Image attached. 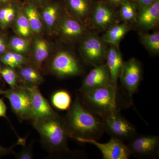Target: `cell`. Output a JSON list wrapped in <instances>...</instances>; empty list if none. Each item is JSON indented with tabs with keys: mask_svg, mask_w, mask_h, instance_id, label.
<instances>
[{
	"mask_svg": "<svg viewBox=\"0 0 159 159\" xmlns=\"http://www.w3.org/2000/svg\"><path fill=\"white\" fill-rule=\"evenodd\" d=\"M69 138L97 140L104 133L101 119L89 110L77 98L64 119Z\"/></svg>",
	"mask_w": 159,
	"mask_h": 159,
	"instance_id": "obj_1",
	"label": "cell"
},
{
	"mask_svg": "<svg viewBox=\"0 0 159 159\" xmlns=\"http://www.w3.org/2000/svg\"><path fill=\"white\" fill-rule=\"evenodd\" d=\"M43 146L51 152H69V138L64 120L57 114L54 116L32 122Z\"/></svg>",
	"mask_w": 159,
	"mask_h": 159,
	"instance_id": "obj_2",
	"label": "cell"
},
{
	"mask_svg": "<svg viewBox=\"0 0 159 159\" xmlns=\"http://www.w3.org/2000/svg\"><path fill=\"white\" fill-rule=\"evenodd\" d=\"M82 94L81 102L93 113L100 118L119 109L117 92L111 84Z\"/></svg>",
	"mask_w": 159,
	"mask_h": 159,
	"instance_id": "obj_3",
	"label": "cell"
},
{
	"mask_svg": "<svg viewBox=\"0 0 159 159\" xmlns=\"http://www.w3.org/2000/svg\"><path fill=\"white\" fill-rule=\"evenodd\" d=\"M104 132L111 138L128 142L137 135V129L121 114L119 110L101 118Z\"/></svg>",
	"mask_w": 159,
	"mask_h": 159,
	"instance_id": "obj_4",
	"label": "cell"
},
{
	"mask_svg": "<svg viewBox=\"0 0 159 159\" xmlns=\"http://www.w3.org/2000/svg\"><path fill=\"white\" fill-rule=\"evenodd\" d=\"M82 39L80 50L85 62L93 66L104 63L108 48L102 37L89 33Z\"/></svg>",
	"mask_w": 159,
	"mask_h": 159,
	"instance_id": "obj_5",
	"label": "cell"
},
{
	"mask_svg": "<svg viewBox=\"0 0 159 159\" xmlns=\"http://www.w3.org/2000/svg\"><path fill=\"white\" fill-rule=\"evenodd\" d=\"M11 109L20 121L32 120L31 96L25 85H18L4 91Z\"/></svg>",
	"mask_w": 159,
	"mask_h": 159,
	"instance_id": "obj_6",
	"label": "cell"
},
{
	"mask_svg": "<svg viewBox=\"0 0 159 159\" xmlns=\"http://www.w3.org/2000/svg\"><path fill=\"white\" fill-rule=\"evenodd\" d=\"M142 76V66L138 60L132 58L124 61L119 79L129 97H132L139 90Z\"/></svg>",
	"mask_w": 159,
	"mask_h": 159,
	"instance_id": "obj_7",
	"label": "cell"
},
{
	"mask_svg": "<svg viewBox=\"0 0 159 159\" xmlns=\"http://www.w3.org/2000/svg\"><path fill=\"white\" fill-rule=\"evenodd\" d=\"M126 144L131 155L142 157H155L159 153V137L153 135H136Z\"/></svg>",
	"mask_w": 159,
	"mask_h": 159,
	"instance_id": "obj_8",
	"label": "cell"
},
{
	"mask_svg": "<svg viewBox=\"0 0 159 159\" xmlns=\"http://www.w3.org/2000/svg\"><path fill=\"white\" fill-rule=\"evenodd\" d=\"M83 143L95 145L101 152L103 159H128L131 153L125 142L111 138L108 142L100 143L94 139H77Z\"/></svg>",
	"mask_w": 159,
	"mask_h": 159,
	"instance_id": "obj_9",
	"label": "cell"
},
{
	"mask_svg": "<svg viewBox=\"0 0 159 159\" xmlns=\"http://www.w3.org/2000/svg\"><path fill=\"white\" fill-rule=\"evenodd\" d=\"M51 68L54 74L60 77L77 76L81 73L79 61L68 51L58 52L52 60Z\"/></svg>",
	"mask_w": 159,
	"mask_h": 159,
	"instance_id": "obj_10",
	"label": "cell"
},
{
	"mask_svg": "<svg viewBox=\"0 0 159 159\" xmlns=\"http://www.w3.org/2000/svg\"><path fill=\"white\" fill-rule=\"evenodd\" d=\"M97 31H105L117 23V15L104 2H98L93 5L89 24Z\"/></svg>",
	"mask_w": 159,
	"mask_h": 159,
	"instance_id": "obj_11",
	"label": "cell"
},
{
	"mask_svg": "<svg viewBox=\"0 0 159 159\" xmlns=\"http://www.w3.org/2000/svg\"><path fill=\"white\" fill-rule=\"evenodd\" d=\"M110 84V74L104 63L94 66L84 79L79 91L84 93Z\"/></svg>",
	"mask_w": 159,
	"mask_h": 159,
	"instance_id": "obj_12",
	"label": "cell"
},
{
	"mask_svg": "<svg viewBox=\"0 0 159 159\" xmlns=\"http://www.w3.org/2000/svg\"><path fill=\"white\" fill-rule=\"evenodd\" d=\"M31 96L32 122L42 120L57 115L43 96L38 86H27Z\"/></svg>",
	"mask_w": 159,
	"mask_h": 159,
	"instance_id": "obj_13",
	"label": "cell"
},
{
	"mask_svg": "<svg viewBox=\"0 0 159 159\" xmlns=\"http://www.w3.org/2000/svg\"><path fill=\"white\" fill-rule=\"evenodd\" d=\"M106 64L109 72L111 84L118 92V82L124 61L119 46L110 45L107 49Z\"/></svg>",
	"mask_w": 159,
	"mask_h": 159,
	"instance_id": "obj_14",
	"label": "cell"
},
{
	"mask_svg": "<svg viewBox=\"0 0 159 159\" xmlns=\"http://www.w3.org/2000/svg\"><path fill=\"white\" fill-rule=\"evenodd\" d=\"M59 29L63 37L70 40L83 38L89 33L85 24L74 16H69L62 18Z\"/></svg>",
	"mask_w": 159,
	"mask_h": 159,
	"instance_id": "obj_15",
	"label": "cell"
},
{
	"mask_svg": "<svg viewBox=\"0 0 159 159\" xmlns=\"http://www.w3.org/2000/svg\"><path fill=\"white\" fill-rule=\"evenodd\" d=\"M159 20V0L140 9L137 15L136 23L141 29L150 30L156 27Z\"/></svg>",
	"mask_w": 159,
	"mask_h": 159,
	"instance_id": "obj_16",
	"label": "cell"
},
{
	"mask_svg": "<svg viewBox=\"0 0 159 159\" xmlns=\"http://www.w3.org/2000/svg\"><path fill=\"white\" fill-rule=\"evenodd\" d=\"M68 8L74 17L81 21L87 26L93 4L92 0H65Z\"/></svg>",
	"mask_w": 159,
	"mask_h": 159,
	"instance_id": "obj_17",
	"label": "cell"
},
{
	"mask_svg": "<svg viewBox=\"0 0 159 159\" xmlns=\"http://www.w3.org/2000/svg\"><path fill=\"white\" fill-rule=\"evenodd\" d=\"M130 29L129 23L125 22L121 24L116 23L106 30L102 39L107 44L119 46V43Z\"/></svg>",
	"mask_w": 159,
	"mask_h": 159,
	"instance_id": "obj_18",
	"label": "cell"
},
{
	"mask_svg": "<svg viewBox=\"0 0 159 159\" xmlns=\"http://www.w3.org/2000/svg\"><path fill=\"white\" fill-rule=\"evenodd\" d=\"M18 74L24 85L27 86H38L43 82L42 76L36 69L29 66L19 67Z\"/></svg>",
	"mask_w": 159,
	"mask_h": 159,
	"instance_id": "obj_19",
	"label": "cell"
},
{
	"mask_svg": "<svg viewBox=\"0 0 159 159\" xmlns=\"http://www.w3.org/2000/svg\"><path fill=\"white\" fill-rule=\"evenodd\" d=\"M120 6L119 16L123 22H136L138 13L136 4L130 0H126Z\"/></svg>",
	"mask_w": 159,
	"mask_h": 159,
	"instance_id": "obj_20",
	"label": "cell"
},
{
	"mask_svg": "<svg viewBox=\"0 0 159 159\" xmlns=\"http://www.w3.org/2000/svg\"><path fill=\"white\" fill-rule=\"evenodd\" d=\"M25 14L29 20L31 31L40 33L42 30L43 25L39 12L33 4H29L25 9Z\"/></svg>",
	"mask_w": 159,
	"mask_h": 159,
	"instance_id": "obj_21",
	"label": "cell"
},
{
	"mask_svg": "<svg viewBox=\"0 0 159 159\" xmlns=\"http://www.w3.org/2000/svg\"><path fill=\"white\" fill-rule=\"evenodd\" d=\"M51 103L55 108L60 111L68 110L71 105V97L68 92L60 90L52 95Z\"/></svg>",
	"mask_w": 159,
	"mask_h": 159,
	"instance_id": "obj_22",
	"label": "cell"
},
{
	"mask_svg": "<svg viewBox=\"0 0 159 159\" xmlns=\"http://www.w3.org/2000/svg\"><path fill=\"white\" fill-rule=\"evenodd\" d=\"M34 61L39 66L41 65L48 57L49 45L46 40L38 38L34 42Z\"/></svg>",
	"mask_w": 159,
	"mask_h": 159,
	"instance_id": "obj_23",
	"label": "cell"
},
{
	"mask_svg": "<svg viewBox=\"0 0 159 159\" xmlns=\"http://www.w3.org/2000/svg\"><path fill=\"white\" fill-rule=\"evenodd\" d=\"M59 6L57 3L50 4L43 10V19L49 29L54 27L59 15Z\"/></svg>",
	"mask_w": 159,
	"mask_h": 159,
	"instance_id": "obj_24",
	"label": "cell"
},
{
	"mask_svg": "<svg viewBox=\"0 0 159 159\" xmlns=\"http://www.w3.org/2000/svg\"><path fill=\"white\" fill-rule=\"evenodd\" d=\"M142 44L149 52L153 54L159 52V32L156 31L151 34H142L140 36Z\"/></svg>",
	"mask_w": 159,
	"mask_h": 159,
	"instance_id": "obj_25",
	"label": "cell"
},
{
	"mask_svg": "<svg viewBox=\"0 0 159 159\" xmlns=\"http://www.w3.org/2000/svg\"><path fill=\"white\" fill-rule=\"evenodd\" d=\"M0 60L12 68L20 67L27 62L25 58L23 55L15 52H7L1 57Z\"/></svg>",
	"mask_w": 159,
	"mask_h": 159,
	"instance_id": "obj_26",
	"label": "cell"
},
{
	"mask_svg": "<svg viewBox=\"0 0 159 159\" xmlns=\"http://www.w3.org/2000/svg\"><path fill=\"white\" fill-rule=\"evenodd\" d=\"M16 26L18 33L23 37H28L31 35L32 31L25 13H20L18 15L16 18Z\"/></svg>",
	"mask_w": 159,
	"mask_h": 159,
	"instance_id": "obj_27",
	"label": "cell"
},
{
	"mask_svg": "<svg viewBox=\"0 0 159 159\" xmlns=\"http://www.w3.org/2000/svg\"><path fill=\"white\" fill-rule=\"evenodd\" d=\"M1 74L7 84L11 89L18 86L17 75L12 68L8 66L1 70Z\"/></svg>",
	"mask_w": 159,
	"mask_h": 159,
	"instance_id": "obj_28",
	"label": "cell"
},
{
	"mask_svg": "<svg viewBox=\"0 0 159 159\" xmlns=\"http://www.w3.org/2000/svg\"><path fill=\"white\" fill-rule=\"evenodd\" d=\"M10 46L15 52L22 54L25 53L29 49L28 42L19 37H14L10 40Z\"/></svg>",
	"mask_w": 159,
	"mask_h": 159,
	"instance_id": "obj_29",
	"label": "cell"
},
{
	"mask_svg": "<svg viewBox=\"0 0 159 159\" xmlns=\"http://www.w3.org/2000/svg\"><path fill=\"white\" fill-rule=\"evenodd\" d=\"M15 155L16 157L18 159H32L34 158L32 147L29 145L24 147L22 150Z\"/></svg>",
	"mask_w": 159,
	"mask_h": 159,
	"instance_id": "obj_30",
	"label": "cell"
},
{
	"mask_svg": "<svg viewBox=\"0 0 159 159\" xmlns=\"http://www.w3.org/2000/svg\"><path fill=\"white\" fill-rule=\"evenodd\" d=\"M25 143V140L22 139L21 140L19 139L16 144L9 148H6V147L0 145V157L4 156L9 154L13 153V148L15 147L17 145H22V144L24 145Z\"/></svg>",
	"mask_w": 159,
	"mask_h": 159,
	"instance_id": "obj_31",
	"label": "cell"
},
{
	"mask_svg": "<svg viewBox=\"0 0 159 159\" xmlns=\"http://www.w3.org/2000/svg\"><path fill=\"white\" fill-rule=\"evenodd\" d=\"M16 14V9L15 7L11 6L10 11H9L7 16H6L3 25H8L11 24L14 20L15 18Z\"/></svg>",
	"mask_w": 159,
	"mask_h": 159,
	"instance_id": "obj_32",
	"label": "cell"
},
{
	"mask_svg": "<svg viewBox=\"0 0 159 159\" xmlns=\"http://www.w3.org/2000/svg\"><path fill=\"white\" fill-rule=\"evenodd\" d=\"M158 0H137V6L138 10L145 8L146 6H150L156 2Z\"/></svg>",
	"mask_w": 159,
	"mask_h": 159,
	"instance_id": "obj_33",
	"label": "cell"
},
{
	"mask_svg": "<svg viewBox=\"0 0 159 159\" xmlns=\"http://www.w3.org/2000/svg\"><path fill=\"white\" fill-rule=\"evenodd\" d=\"M11 7V6H8L0 9V23L3 25H4L6 16L10 11Z\"/></svg>",
	"mask_w": 159,
	"mask_h": 159,
	"instance_id": "obj_34",
	"label": "cell"
},
{
	"mask_svg": "<svg viewBox=\"0 0 159 159\" xmlns=\"http://www.w3.org/2000/svg\"><path fill=\"white\" fill-rule=\"evenodd\" d=\"M6 112H7V107L6 104L2 99H0V117L7 118Z\"/></svg>",
	"mask_w": 159,
	"mask_h": 159,
	"instance_id": "obj_35",
	"label": "cell"
},
{
	"mask_svg": "<svg viewBox=\"0 0 159 159\" xmlns=\"http://www.w3.org/2000/svg\"><path fill=\"white\" fill-rule=\"evenodd\" d=\"M107 2L115 6H120L126 0H106Z\"/></svg>",
	"mask_w": 159,
	"mask_h": 159,
	"instance_id": "obj_36",
	"label": "cell"
},
{
	"mask_svg": "<svg viewBox=\"0 0 159 159\" xmlns=\"http://www.w3.org/2000/svg\"><path fill=\"white\" fill-rule=\"evenodd\" d=\"M6 48V43L5 42L0 44V54H3L5 52Z\"/></svg>",
	"mask_w": 159,
	"mask_h": 159,
	"instance_id": "obj_37",
	"label": "cell"
},
{
	"mask_svg": "<svg viewBox=\"0 0 159 159\" xmlns=\"http://www.w3.org/2000/svg\"><path fill=\"white\" fill-rule=\"evenodd\" d=\"M11 0H0V3H6Z\"/></svg>",
	"mask_w": 159,
	"mask_h": 159,
	"instance_id": "obj_38",
	"label": "cell"
},
{
	"mask_svg": "<svg viewBox=\"0 0 159 159\" xmlns=\"http://www.w3.org/2000/svg\"><path fill=\"white\" fill-rule=\"evenodd\" d=\"M4 91H5L0 89V95H3V94H4Z\"/></svg>",
	"mask_w": 159,
	"mask_h": 159,
	"instance_id": "obj_39",
	"label": "cell"
},
{
	"mask_svg": "<svg viewBox=\"0 0 159 159\" xmlns=\"http://www.w3.org/2000/svg\"><path fill=\"white\" fill-rule=\"evenodd\" d=\"M4 43V40L2 39L1 38H0V44L2 43Z\"/></svg>",
	"mask_w": 159,
	"mask_h": 159,
	"instance_id": "obj_40",
	"label": "cell"
},
{
	"mask_svg": "<svg viewBox=\"0 0 159 159\" xmlns=\"http://www.w3.org/2000/svg\"><path fill=\"white\" fill-rule=\"evenodd\" d=\"M32 1H34L36 2H42V1H45V0H32Z\"/></svg>",
	"mask_w": 159,
	"mask_h": 159,
	"instance_id": "obj_41",
	"label": "cell"
},
{
	"mask_svg": "<svg viewBox=\"0 0 159 159\" xmlns=\"http://www.w3.org/2000/svg\"><path fill=\"white\" fill-rule=\"evenodd\" d=\"M130 1H133V2H136L137 0H130Z\"/></svg>",
	"mask_w": 159,
	"mask_h": 159,
	"instance_id": "obj_42",
	"label": "cell"
},
{
	"mask_svg": "<svg viewBox=\"0 0 159 159\" xmlns=\"http://www.w3.org/2000/svg\"><path fill=\"white\" fill-rule=\"evenodd\" d=\"M1 70H2V69H1V66H0V74H1Z\"/></svg>",
	"mask_w": 159,
	"mask_h": 159,
	"instance_id": "obj_43",
	"label": "cell"
}]
</instances>
